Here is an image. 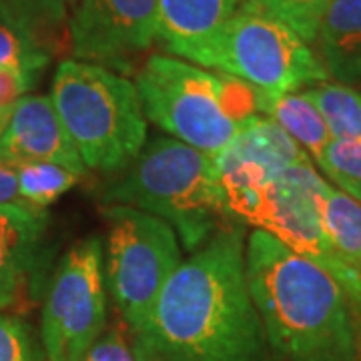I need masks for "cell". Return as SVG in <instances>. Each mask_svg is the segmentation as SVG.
I'll return each instance as SVG.
<instances>
[{
    "instance_id": "obj_1",
    "label": "cell",
    "mask_w": 361,
    "mask_h": 361,
    "mask_svg": "<svg viewBox=\"0 0 361 361\" xmlns=\"http://www.w3.org/2000/svg\"><path fill=\"white\" fill-rule=\"evenodd\" d=\"M245 227L229 223L183 259L135 339L167 361H269L249 291Z\"/></svg>"
},
{
    "instance_id": "obj_2",
    "label": "cell",
    "mask_w": 361,
    "mask_h": 361,
    "mask_svg": "<svg viewBox=\"0 0 361 361\" xmlns=\"http://www.w3.org/2000/svg\"><path fill=\"white\" fill-rule=\"evenodd\" d=\"M249 291L279 361H357L355 315L327 271L263 229L245 239Z\"/></svg>"
},
{
    "instance_id": "obj_3",
    "label": "cell",
    "mask_w": 361,
    "mask_h": 361,
    "mask_svg": "<svg viewBox=\"0 0 361 361\" xmlns=\"http://www.w3.org/2000/svg\"><path fill=\"white\" fill-rule=\"evenodd\" d=\"M135 85L147 121L213 159L261 115V90L167 54L149 56Z\"/></svg>"
},
{
    "instance_id": "obj_4",
    "label": "cell",
    "mask_w": 361,
    "mask_h": 361,
    "mask_svg": "<svg viewBox=\"0 0 361 361\" xmlns=\"http://www.w3.org/2000/svg\"><path fill=\"white\" fill-rule=\"evenodd\" d=\"M106 205H127L167 221L187 251L219 231L227 213L215 159L173 137L145 142L103 193Z\"/></svg>"
},
{
    "instance_id": "obj_5",
    "label": "cell",
    "mask_w": 361,
    "mask_h": 361,
    "mask_svg": "<svg viewBox=\"0 0 361 361\" xmlns=\"http://www.w3.org/2000/svg\"><path fill=\"white\" fill-rule=\"evenodd\" d=\"M51 101L87 171H123L147 142L137 85L106 66L63 61L52 78Z\"/></svg>"
},
{
    "instance_id": "obj_6",
    "label": "cell",
    "mask_w": 361,
    "mask_h": 361,
    "mask_svg": "<svg viewBox=\"0 0 361 361\" xmlns=\"http://www.w3.org/2000/svg\"><path fill=\"white\" fill-rule=\"evenodd\" d=\"M104 279L133 336L151 319L169 277L183 263L179 237L167 221L127 205H106Z\"/></svg>"
},
{
    "instance_id": "obj_7",
    "label": "cell",
    "mask_w": 361,
    "mask_h": 361,
    "mask_svg": "<svg viewBox=\"0 0 361 361\" xmlns=\"http://www.w3.org/2000/svg\"><path fill=\"white\" fill-rule=\"evenodd\" d=\"M215 71L269 97L299 92L329 78L310 42L259 0H241L221 37Z\"/></svg>"
},
{
    "instance_id": "obj_8",
    "label": "cell",
    "mask_w": 361,
    "mask_h": 361,
    "mask_svg": "<svg viewBox=\"0 0 361 361\" xmlns=\"http://www.w3.org/2000/svg\"><path fill=\"white\" fill-rule=\"evenodd\" d=\"M327 180L311 161L281 171L263 185L245 223L271 233L295 253L334 275L345 291L353 315L361 322V275L337 253L322 219V193Z\"/></svg>"
},
{
    "instance_id": "obj_9",
    "label": "cell",
    "mask_w": 361,
    "mask_h": 361,
    "mask_svg": "<svg viewBox=\"0 0 361 361\" xmlns=\"http://www.w3.org/2000/svg\"><path fill=\"white\" fill-rule=\"evenodd\" d=\"M104 249L97 235L78 241L61 259L42 305L47 361H78L106 327Z\"/></svg>"
},
{
    "instance_id": "obj_10",
    "label": "cell",
    "mask_w": 361,
    "mask_h": 361,
    "mask_svg": "<svg viewBox=\"0 0 361 361\" xmlns=\"http://www.w3.org/2000/svg\"><path fill=\"white\" fill-rule=\"evenodd\" d=\"M159 0H78L68 20L77 61L129 68V59L147 51L157 37Z\"/></svg>"
},
{
    "instance_id": "obj_11",
    "label": "cell",
    "mask_w": 361,
    "mask_h": 361,
    "mask_svg": "<svg viewBox=\"0 0 361 361\" xmlns=\"http://www.w3.org/2000/svg\"><path fill=\"white\" fill-rule=\"evenodd\" d=\"M241 0H159L157 40L177 59L215 68L219 42Z\"/></svg>"
},
{
    "instance_id": "obj_12",
    "label": "cell",
    "mask_w": 361,
    "mask_h": 361,
    "mask_svg": "<svg viewBox=\"0 0 361 361\" xmlns=\"http://www.w3.org/2000/svg\"><path fill=\"white\" fill-rule=\"evenodd\" d=\"M0 157L25 163L44 161L85 175L75 145L54 111L51 97L26 94L0 133Z\"/></svg>"
},
{
    "instance_id": "obj_13",
    "label": "cell",
    "mask_w": 361,
    "mask_h": 361,
    "mask_svg": "<svg viewBox=\"0 0 361 361\" xmlns=\"http://www.w3.org/2000/svg\"><path fill=\"white\" fill-rule=\"evenodd\" d=\"M311 161L307 153L269 116H255L215 159L223 171L269 183L281 171Z\"/></svg>"
},
{
    "instance_id": "obj_14",
    "label": "cell",
    "mask_w": 361,
    "mask_h": 361,
    "mask_svg": "<svg viewBox=\"0 0 361 361\" xmlns=\"http://www.w3.org/2000/svg\"><path fill=\"white\" fill-rule=\"evenodd\" d=\"M49 227L47 209L0 207V310L13 305Z\"/></svg>"
},
{
    "instance_id": "obj_15",
    "label": "cell",
    "mask_w": 361,
    "mask_h": 361,
    "mask_svg": "<svg viewBox=\"0 0 361 361\" xmlns=\"http://www.w3.org/2000/svg\"><path fill=\"white\" fill-rule=\"evenodd\" d=\"M315 44L319 61L336 82L361 85V0H327Z\"/></svg>"
},
{
    "instance_id": "obj_16",
    "label": "cell",
    "mask_w": 361,
    "mask_h": 361,
    "mask_svg": "<svg viewBox=\"0 0 361 361\" xmlns=\"http://www.w3.org/2000/svg\"><path fill=\"white\" fill-rule=\"evenodd\" d=\"M259 113L275 121L307 153L311 163L322 167L327 147L334 139L319 111L303 92H289L281 97L261 92Z\"/></svg>"
},
{
    "instance_id": "obj_17",
    "label": "cell",
    "mask_w": 361,
    "mask_h": 361,
    "mask_svg": "<svg viewBox=\"0 0 361 361\" xmlns=\"http://www.w3.org/2000/svg\"><path fill=\"white\" fill-rule=\"evenodd\" d=\"M78 0H0V14L23 28L40 49L52 54L68 42V20Z\"/></svg>"
},
{
    "instance_id": "obj_18",
    "label": "cell",
    "mask_w": 361,
    "mask_h": 361,
    "mask_svg": "<svg viewBox=\"0 0 361 361\" xmlns=\"http://www.w3.org/2000/svg\"><path fill=\"white\" fill-rule=\"evenodd\" d=\"M323 116L331 139L361 141V90L323 80L301 90Z\"/></svg>"
},
{
    "instance_id": "obj_19",
    "label": "cell",
    "mask_w": 361,
    "mask_h": 361,
    "mask_svg": "<svg viewBox=\"0 0 361 361\" xmlns=\"http://www.w3.org/2000/svg\"><path fill=\"white\" fill-rule=\"evenodd\" d=\"M322 219L337 253L361 275V205L327 183L322 193Z\"/></svg>"
},
{
    "instance_id": "obj_20",
    "label": "cell",
    "mask_w": 361,
    "mask_h": 361,
    "mask_svg": "<svg viewBox=\"0 0 361 361\" xmlns=\"http://www.w3.org/2000/svg\"><path fill=\"white\" fill-rule=\"evenodd\" d=\"M82 175L75 171L44 163V161H25L16 163V179L18 191L26 203L39 209H47L66 195Z\"/></svg>"
},
{
    "instance_id": "obj_21",
    "label": "cell",
    "mask_w": 361,
    "mask_h": 361,
    "mask_svg": "<svg viewBox=\"0 0 361 361\" xmlns=\"http://www.w3.org/2000/svg\"><path fill=\"white\" fill-rule=\"evenodd\" d=\"M322 173L334 187L349 195L361 205V141H334L329 142Z\"/></svg>"
},
{
    "instance_id": "obj_22",
    "label": "cell",
    "mask_w": 361,
    "mask_h": 361,
    "mask_svg": "<svg viewBox=\"0 0 361 361\" xmlns=\"http://www.w3.org/2000/svg\"><path fill=\"white\" fill-rule=\"evenodd\" d=\"M49 61V52L40 49L13 20L0 14V66H16L39 75Z\"/></svg>"
},
{
    "instance_id": "obj_23",
    "label": "cell",
    "mask_w": 361,
    "mask_h": 361,
    "mask_svg": "<svg viewBox=\"0 0 361 361\" xmlns=\"http://www.w3.org/2000/svg\"><path fill=\"white\" fill-rule=\"evenodd\" d=\"M291 26L305 42H315L317 26L327 0H259Z\"/></svg>"
},
{
    "instance_id": "obj_24",
    "label": "cell",
    "mask_w": 361,
    "mask_h": 361,
    "mask_svg": "<svg viewBox=\"0 0 361 361\" xmlns=\"http://www.w3.org/2000/svg\"><path fill=\"white\" fill-rule=\"evenodd\" d=\"M0 361H37L30 327L13 315H0Z\"/></svg>"
},
{
    "instance_id": "obj_25",
    "label": "cell",
    "mask_w": 361,
    "mask_h": 361,
    "mask_svg": "<svg viewBox=\"0 0 361 361\" xmlns=\"http://www.w3.org/2000/svg\"><path fill=\"white\" fill-rule=\"evenodd\" d=\"M78 361H137L135 348L121 327H109Z\"/></svg>"
},
{
    "instance_id": "obj_26",
    "label": "cell",
    "mask_w": 361,
    "mask_h": 361,
    "mask_svg": "<svg viewBox=\"0 0 361 361\" xmlns=\"http://www.w3.org/2000/svg\"><path fill=\"white\" fill-rule=\"evenodd\" d=\"M32 207L26 203L18 191V179H16V163L0 157V207ZM39 209V207H35Z\"/></svg>"
},
{
    "instance_id": "obj_27",
    "label": "cell",
    "mask_w": 361,
    "mask_h": 361,
    "mask_svg": "<svg viewBox=\"0 0 361 361\" xmlns=\"http://www.w3.org/2000/svg\"><path fill=\"white\" fill-rule=\"evenodd\" d=\"M133 348H135V357H137V361H167L163 360L161 355L153 353V351H149V349L145 348V345H141L137 339L133 341Z\"/></svg>"
}]
</instances>
